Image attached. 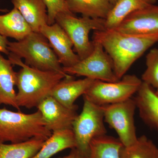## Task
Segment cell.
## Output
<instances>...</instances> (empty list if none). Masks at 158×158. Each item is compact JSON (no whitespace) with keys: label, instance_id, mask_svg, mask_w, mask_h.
<instances>
[{"label":"cell","instance_id":"obj_1","mask_svg":"<svg viewBox=\"0 0 158 158\" xmlns=\"http://www.w3.org/2000/svg\"><path fill=\"white\" fill-rule=\"evenodd\" d=\"M93 40L99 42L111 57L115 74L120 80L136 60L158 42V34L135 35L105 29L94 31Z\"/></svg>","mask_w":158,"mask_h":158},{"label":"cell","instance_id":"obj_2","mask_svg":"<svg viewBox=\"0 0 158 158\" xmlns=\"http://www.w3.org/2000/svg\"><path fill=\"white\" fill-rule=\"evenodd\" d=\"M9 59L13 65L21 68L17 72L16 94L20 108L31 109L36 107L43 100L51 96L56 85L65 78L73 77L67 74L45 71L25 64L22 59L9 54Z\"/></svg>","mask_w":158,"mask_h":158},{"label":"cell","instance_id":"obj_3","mask_svg":"<svg viewBox=\"0 0 158 158\" xmlns=\"http://www.w3.org/2000/svg\"><path fill=\"white\" fill-rule=\"evenodd\" d=\"M52 135L39 110L26 114L0 109V142L17 143L33 138L47 140Z\"/></svg>","mask_w":158,"mask_h":158},{"label":"cell","instance_id":"obj_4","mask_svg":"<svg viewBox=\"0 0 158 158\" xmlns=\"http://www.w3.org/2000/svg\"><path fill=\"white\" fill-rule=\"evenodd\" d=\"M8 49L9 54L24 59L25 64L31 67L66 74L48 40L40 32L32 31L21 40L9 41Z\"/></svg>","mask_w":158,"mask_h":158},{"label":"cell","instance_id":"obj_5","mask_svg":"<svg viewBox=\"0 0 158 158\" xmlns=\"http://www.w3.org/2000/svg\"><path fill=\"white\" fill-rule=\"evenodd\" d=\"M55 23L66 32L73 44L74 51L81 60L88 56L93 51V41L89 39L90 31L106 29V19L85 16L77 17L71 12L59 13Z\"/></svg>","mask_w":158,"mask_h":158},{"label":"cell","instance_id":"obj_6","mask_svg":"<svg viewBox=\"0 0 158 158\" xmlns=\"http://www.w3.org/2000/svg\"><path fill=\"white\" fill-rule=\"evenodd\" d=\"M104 122L102 106L84 98L82 112L77 116L72 125L75 148L83 158L88 155L91 141L97 137L106 135Z\"/></svg>","mask_w":158,"mask_h":158},{"label":"cell","instance_id":"obj_7","mask_svg":"<svg viewBox=\"0 0 158 158\" xmlns=\"http://www.w3.org/2000/svg\"><path fill=\"white\" fill-rule=\"evenodd\" d=\"M142 83L135 75L125 74L116 82L95 80L83 97L99 106L117 103L131 98Z\"/></svg>","mask_w":158,"mask_h":158},{"label":"cell","instance_id":"obj_8","mask_svg":"<svg viewBox=\"0 0 158 158\" xmlns=\"http://www.w3.org/2000/svg\"><path fill=\"white\" fill-rule=\"evenodd\" d=\"M92 41L94 48L91 53L73 66L62 67L64 72L72 76H83L102 81H118L111 57L99 42L94 40Z\"/></svg>","mask_w":158,"mask_h":158},{"label":"cell","instance_id":"obj_9","mask_svg":"<svg viewBox=\"0 0 158 158\" xmlns=\"http://www.w3.org/2000/svg\"><path fill=\"white\" fill-rule=\"evenodd\" d=\"M102 107L104 121L115 130L123 146L128 147L134 144L138 138L135 122L137 107L134 99Z\"/></svg>","mask_w":158,"mask_h":158},{"label":"cell","instance_id":"obj_10","mask_svg":"<svg viewBox=\"0 0 158 158\" xmlns=\"http://www.w3.org/2000/svg\"><path fill=\"white\" fill-rule=\"evenodd\" d=\"M42 115L46 127L52 133L72 129L73 123L78 114V109H69L50 96L43 100L37 107Z\"/></svg>","mask_w":158,"mask_h":158},{"label":"cell","instance_id":"obj_11","mask_svg":"<svg viewBox=\"0 0 158 158\" xmlns=\"http://www.w3.org/2000/svg\"><path fill=\"white\" fill-rule=\"evenodd\" d=\"M40 32L48 40L62 67L73 66L81 60L73 49V45L71 40L57 23L43 26Z\"/></svg>","mask_w":158,"mask_h":158},{"label":"cell","instance_id":"obj_12","mask_svg":"<svg viewBox=\"0 0 158 158\" xmlns=\"http://www.w3.org/2000/svg\"><path fill=\"white\" fill-rule=\"evenodd\" d=\"M114 29L135 35L158 34V6L152 5L133 12Z\"/></svg>","mask_w":158,"mask_h":158},{"label":"cell","instance_id":"obj_13","mask_svg":"<svg viewBox=\"0 0 158 158\" xmlns=\"http://www.w3.org/2000/svg\"><path fill=\"white\" fill-rule=\"evenodd\" d=\"M95 81L86 77L77 80L73 77L65 78L56 85L51 96L66 107L78 109L76 100L85 94Z\"/></svg>","mask_w":158,"mask_h":158},{"label":"cell","instance_id":"obj_14","mask_svg":"<svg viewBox=\"0 0 158 158\" xmlns=\"http://www.w3.org/2000/svg\"><path fill=\"white\" fill-rule=\"evenodd\" d=\"M134 98L140 117L151 127L158 131V95L153 88L142 84Z\"/></svg>","mask_w":158,"mask_h":158},{"label":"cell","instance_id":"obj_15","mask_svg":"<svg viewBox=\"0 0 158 158\" xmlns=\"http://www.w3.org/2000/svg\"><path fill=\"white\" fill-rule=\"evenodd\" d=\"M11 2L33 32H40L43 26L48 24L47 8L44 0H11Z\"/></svg>","mask_w":158,"mask_h":158},{"label":"cell","instance_id":"obj_16","mask_svg":"<svg viewBox=\"0 0 158 158\" xmlns=\"http://www.w3.org/2000/svg\"><path fill=\"white\" fill-rule=\"evenodd\" d=\"M9 59H6L0 53V105H6L21 111L17 104L15 90L17 82V72Z\"/></svg>","mask_w":158,"mask_h":158},{"label":"cell","instance_id":"obj_17","mask_svg":"<svg viewBox=\"0 0 158 158\" xmlns=\"http://www.w3.org/2000/svg\"><path fill=\"white\" fill-rule=\"evenodd\" d=\"M32 32L20 12L13 7L6 14L0 15V34L16 41L21 40Z\"/></svg>","mask_w":158,"mask_h":158},{"label":"cell","instance_id":"obj_18","mask_svg":"<svg viewBox=\"0 0 158 158\" xmlns=\"http://www.w3.org/2000/svg\"><path fill=\"white\" fill-rule=\"evenodd\" d=\"M69 11L82 16L106 19L113 5L109 0H65Z\"/></svg>","mask_w":158,"mask_h":158},{"label":"cell","instance_id":"obj_19","mask_svg":"<svg viewBox=\"0 0 158 158\" xmlns=\"http://www.w3.org/2000/svg\"><path fill=\"white\" fill-rule=\"evenodd\" d=\"M76 148L75 139L72 129L57 131L45 141L42 148L31 158H51L64 150Z\"/></svg>","mask_w":158,"mask_h":158},{"label":"cell","instance_id":"obj_20","mask_svg":"<svg viewBox=\"0 0 158 158\" xmlns=\"http://www.w3.org/2000/svg\"><path fill=\"white\" fill-rule=\"evenodd\" d=\"M157 0H118L106 19V29H114L128 15L148 6Z\"/></svg>","mask_w":158,"mask_h":158},{"label":"cell","instance_id":"obj_21","mask_svg":"<svg viewBox=\"0 0 158 158\" xmlns=\"http://www.w3.org/2000/svg\"><path fill=\"white\" fill-rule=\"evenodd\" d=\"M46 140L33 138L17 143L0 142V158H31L42 148Z\"/></svg>","mask_w":158,"mask_h":158},{"label":"cell","instance_id":"obj_22","mask_svg":"<svg viewBox=\"0 0 158 158\" xmlns=\"http://www.w3.org/2000/svg\"><path fill=\"white\" fill-rule=\"evenodd\" d=\"M118 138L105 135L91 141L87 157L84 158H120L122 146Z\"/></svg>","mask_w":158,"mask_h":158},{"label":"cell","instance_id":"obj_23","mask_svg":"<svg viewBox=\"0 0 158 158\" xmlns=\"http://www.w3.org/2000/svg\"><path fill=\"white\" fill-rule=\"evenodd\" d=\"M120 158H158V147L146 136H140L131 146H122Z\"/></svg>","mask_w":158,"mask_h":158},{"label":"cell","instance_id":"obj_24","mask_svg":"<svg viewBox=\"0 0 158 158\" xmlns=\"http://www.w3.org/2000/svg\"><path fill=\"white\" fill-rule=\"evenodd\" d=\"M146 69L141 81L153 88H158V48L151 50L146 56Z\"/></svg>","mask_w":158,"mask_h":158},{"label":"cell","instance_id":"obj_25","mask_svg":"<svg viewBox=\"0 0 158 158\" xmlns=\"http://www.w3.org/2000/svg\"><path fill=\"white\" fill-rule=\"evenodd\" d=\"M46 5L48 14V25L53 24L57 15L61 12H71L65 0H44ZM72 13V12H71Z\"/></svg>","mask_w":158,"mask_h":158},{"label":"cell","instance_id":"obj_26","mask_svg":"<svg viewBox=\"0 0 158 158\" xmlns=\"http://www.w3.org/2000/svg\"><path fill=\"white\" fill-rule=\"evenodd\" d=\"M9 41L7 37L0 34V53L9 56V52L8 49V44Z\"/></svg>","mask_w":158,"mask_h":158},{"label":"cell","instance_id":"obj_27","mask_svg":"<svg viewBox=\"0 0 158 158\" xmlns=\"http://www.w3.org/2000/svg\"><path fill=\"white\" fill-rule=\"evenodd\" d=\"M58 158H84L81 155L78 151L75 148L71 149V152L68 155L62 157H59Z\"/></svg>","mask_w":158,"mask_h":158},{"label":"cell","instance_id":"obj_28","mask_svg":"<svg viewBox=\"0 0 158 158\" xmlns=\"http://www.w3.org/2000/svg\"><path fill=\"white\" fill-rule=\"evenodd\" d=\"M109 1H110V2L111 3V4H113V6H114L118 0H109Z\"/></svg>","mask_w":158,"mask_h":158},{"label":"cell","instance_id":"obj_29","mask_svg":"<svg viewBox=\"0 0 158 158\" xmlns=\"http://www.w3.org/2000/svg\"><path fill=\"white\" fill-rule=\"evenodd\" d=\"M0 11H1V12H8V10H7V9H0Z\"/></svg>","mask_w":158,"mask_h":158},{"label":"cell","instance_id":"obj_30","mask_svg":"<svg viewBox=\"0 0 158 158\" xmlns=\"http://www.w3.org/2000/svg\"><path fill=\"white\" fill-rule=\"evenodd\" d=\"M156 91V93L158 95V89H157Z\"/></svg>","mask_w":158,"mask_h":158}]
</instances>
